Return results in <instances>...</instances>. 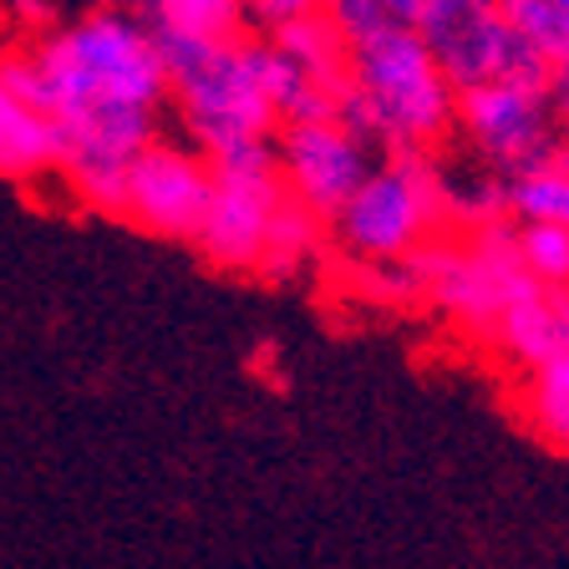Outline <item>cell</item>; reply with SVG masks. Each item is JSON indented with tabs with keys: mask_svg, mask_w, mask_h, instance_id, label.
I'll return each instance as SVG.
<instances>
[{
	"mask_svg": "<svg viewBox=\"0 0 569 569\" xmlns=\"http://www.w3.org/2000/svg\"><path fill=\"white\" fill-rule=\"evenodd\" d=\"M0 82L31 97L61 132L57 178L87 213L122 219L132 158L158 138L168 67L138 11H87L0 51Z\"/></svg>",
	"mask_w": 569,
	"mask_h": 569,
	"instance_id": "obj_1",
	"label": "cell"
},
{
	"mask_svg": "<svg viewBox=\"0 0 569 569\" xmlns=\"http://www.w3.org/2000/svg\"><path fill=\"white\" fill-rule=\"evenodd\" d=\"M158 51L168 67V107L183 122V142H193L209 163L274 148L280 107L270 92L264 36L158 41Z\"/></svg>",
	"mask_w": 569,
	"mask_h": 569,
	"instance_id": "obj_2",
	"label": "cell"
},
{
	"mask_svg": "<svg viewBox=\"0 0 569 569\" xmlns=\"http://www.w3.org/2000/svg\"><path fill=\"white\" fill-rule=\"evenodd\" d=\"M458 92L412 26H377L346 57L341 122L361 128L387 153H438L452 138Z\"/></svg>",
	"mask_w": 569,
	"mask_h": 569,
	"instance_id": "obj_3",
	"label": "cell"
},
{
	"mask_svg": "<svg viewBox=\"0 0 569 569\" xmlns=\"http://www.w3.org/2000/svg\"><path fill=\"white\" fill-rule=\"evenodd\" d=\"M448 178L432 153H387L341 203L326 234L346 264H391L448 234Z\"/></svg>",
	"mask_w": 569,
	"mask_h": 569,
	"instance_id": "obj_4",
	"label": "cell"
},
{
	"mask_svg": "<svg viewBox=\"0 0 569 569\" xmlns=\"http://www.w3.org/2000/svg\"><path fill=\"white\" fill-rule=\"evenodd\" d=\"M422 306L448 316L468 336H493V320L533 290V274L519 260L513 219H498L483 229H452L438 234L422 254H412Z\"/></svg>",
	"mask_w": 569,
	"mask_h": 569,
	"instance_id": "obj_5",
	"label": "cell"
},
{
	"mask_svg": "<svg viewBox=\"0 0 569 569\" xmlns=\"http://www.w3.org/2000/svg\"><path fill=\"white\" fill-rule=\"evenodd\" d=\"M452 132L498 183L529 173L565 148V122L555 112L545 77H509V82H483L458 92Z\"/></svg>",
	"mask_w": 569,
	"mask_h": 569,
	"instance_id": "obj_6",
	"label": "cell"
},
{
	"mask_svg": "<svg viewBox=\"0 0 569 569\" xmlns=\"http://www.w3.org/2000/svg\"><path fill=\"white\" fill-rule=\"evenodd\" d=\"M284 183L274 168V148H254L239 158H219L213 163V193L209 213H203L193 249L213 270L229 274H254L264 254V239L274 229V213L284 209Z\"/></svg>",
	"mask_w": 569,
	"mask_h": 569,
	"instance_id": "obj_7",
	"label": "cell"
},
{
	"mask_svg": "<svg viewBox=\"0 0 569 569\" xmlns=\"http://www.w3.org/2000/svg\"><path fill=\"white\" fill-rule=\"evenodd\" d=\"M412 31L438 57L452 92H468V87L483 82H509V77H545L549 82V71L509 31L498 0H432Z\"/></svg>",
	"mask_w": 569,
	"mask_h": 569,
	"instance_id": "obj_8",
	"label": "cell"
},
{
	"mask_svg": "<svg viewBox=\"0 0 569 569\" xmlns=\"http://www.w3.org/2000/svg\"><path fill=\"white\" fill-rule=\"evenodd\" d=\"M371 163H377V142L341 118L284 122L274 132V168H280L284 193L300 209L320 213L326 224L361 189V178L371 173Z\"/></svg>",
	"mask_w": 569,
	"mask_h": 569,
	"instance_id": "obj_9",
	"label": "cell"
},
{
	"mask_svg": "<svg viewBox=\"0 0 569 569\" xmlns=\"http://www.w3.org/2000/svg\"><path fill=\"white\" fill-rule=\"evenodd\" d=\"M213 193V163L178 138H153L132 158L128 193H122V219L153 239L193 244Z\"/></svg>",
	"mask_w": 569,
	"mask_h": 569,
	"instance_id": "obj_10",
	"label": "cell"
},
{
	"mask_svg": "<svg viewBox=\"0 0 569 569\" xmlns=\"http://www.w3.org/2000/svg\"><path fill=\"white\" fill-rule=\"evenodd\" d=\"M488 346L519 371L569 356V284H533V290H523L493 320Z\"/></svg>",
	"mask_w": 569,
	"mask_h": 569,
	"instance_id": "obj_11",
	"label": "cell"
},
{
	"mask_svg": "<svg viewBox=\"0 0 569 569\" xmlns=\"http://www.w3.org/2000/svg\"><path fill=\"white\" fill-rule=\"evenodd\" d=\"M57 168H61L57 122L31 97L0 82V178L6 183H36V178H57Z\"/></svg>",
	"mask_w": 569,
	"mask_h": 569,
	"instance_id": "obj_12",
	"label": "cell"
},
{
	"mask_svg": "<svg viewBox=\"0 0 569 569\" xmlns=\"http://www.w3.org/2000/svg\"><path fill=\"white\" fill-rule=\"evenodd\" d=\"M264 36H270L274 51H280L310 87H320V92H331L346 102V57H351V41L341 36V26H336L331 16L310 11V16H300V21L280 26V31H264Z\"/></svg>",
	"mask_w": 569,
	"mask_h": 569,
	"instance_id": "obj_13",
	"label": "cell"
},
{
	"mask_svg": "<svg viewBox=\"0 0 569 569\" xmlns=\"http://www.w3.org/2000/svg\"><path fill=\"white\" fill-rule=\"evenodd\" d=\"M142 26L158 41H229L244 36V0H138Z\"/></svg>",
	"mask_w": 569,
	"mask_h": 569,
	"instance_id": "obj_14",
	"label": "cell"
},
{
	"mask_svg": "<svg viewBox=\"0 0 569 569\" xmlns=\"http://www.w3.org/2000/svg\"><path fill=\"white\" fill-rule=\"evenodd\" d=\"M513 412H519V422L529 427L545 448L569 452V356L519 371Z\"/></svg>",
	"mask_w": 569,
	"mask_h": 569,
	"instance_id": "obj_15",
	"label": "cell"
},
{
	"mask_svg": "<svg viewBox=\"0 0 569 569\" xmlns=\"http://www.w3.org/2000/svg\"><path fill=\"white\" fill-rule=\"evenodd\" d=\"M331 234H326V219L310 209H300L296 199H284V209L274 213V229L264 239V254H260V280H296L306 264H316L326 254Z\"/></svg>",
	"mask_w": 569,
	"mask_h": 569,
	"instance_id": "obj_16",
	"label": "cell"
},
{
	"mask_svg": "<svg viewBox=\"0 0 569 569\" xmlns=\"http://www.w3.org/2000/svg\"><path fill=\"white\" fill-rule=\"evenodd\" d=\"M503 209H509L513 224H565L569 229V153L559 148L555 158H545L539 168L509 178L503 183Z\"/></svg>",
	"mask_w": 569,
	"mask_h": 569,
	"instance_id": "obj_17",
	"label": "cell"
},
{
	"mask_svg": "<svg viewBox=\"0 0 569 569\" xmlns=\"http://www.w3.org/2000/svg\"><path fill=\"white\" fill-rule=\"evenodd\" d=\"M498 11L545 71H555L569 57V6H559V0H498Z\"/></svg>",
	"mask_w": 569,
	"mask_h": 569,
	"instance_id": "obj_18",
	"label": "cell"
},
{
	"mask_svg": "<svg viewBox=\"0 0 569 569\" xmlns=\"http://www.w3.org/2000/svg\"><path fill=\"white\" fill-rule=\"evenodd\" d=\"M519 260L533 274V284H569V229L565 224H513Z\"/></svg>",
	"mask_w": 569,
	"mask_h": 569,
	"instance_id": "obj_19",
	"label": "cell"
},
{
	"mask_svg": "<svg viewBox=\"0 0 569 569\" xmlns=\"http://www.w3.org/2000/svg\"><path fill=\"white\" fill-rule=\"evenodd\" d=\"M356 296L377 300V306H417L422 290H417V270L412 260H391V264H351Z\"/></svg>",
	"mask_w": 569,
	"mask_h": 569,
	"instance_id": "obj_20",
	"label": "cell"
},
{
	"mask_svg": "<svg viewBox=\"0 0 569 569\" xmlns=\"http://www.w3.org/2000/svg\"><path fill=\"white\" fill-rule=\"evenodd\" d=\"M320 11L341 26L346 41H356V36L387 26V0H320Z\"/></svg>",
	"mask_w": 569,
	"mask_h": 569,
	"instance_id": "obj_21",
	"label": "cell"
},
{
	"mask_svg": "<svg viewBox=\"0 0 569 569\" xmlns=\"http://www.w3.org/2000/svg\"><path fill=\"white\" fill-rule=\"evenodd\" d=\"M310 11H320V0H244V16L260 26V31H280V26L300 21V16H310Z\"/></svg>",
	"mask_w": 569,
	"mask_h": 569,
	"instance_id": "obj_22",
	"label": "cell"
},
{
	"mask_svg": "<svg viewBox=\"0 0 569 569\" xmlns=\"http://www.w3.org/2000/svg\"><path fill=\"white\" fill-rule=\"evenodd\" d=\"M0 11L16 16L26 31H47L51 21V0H0Z\"/></svg>",
	"mask_w": 569,
	"mask_h": 569,
	"instance_id": "obj_23",
	"label": "cell"
},
{
	"mask_svg": "<svg viewBox=\"0 0 569 569\" xmlns=\"http://www.w3.org/2000/svg\"><path fill=\"white\" fill-rule=\"evenodd\" d=\"M549 97H555V112H559V122H569V57L559 61L555 71H549Z\"/></svg>",
	"mask_w": 569,
	"mask_h": 569,
	"instance_id": "obj_24",
	"label": "cell"
},
{
	"mask_svg": "<svg viewBox=\"0 0 569 569\" xmlns=\"http://www.w3.org/2000/svg\"><path fill=\"white\" fill-rule=\"evenodd\" d=\"M432 0H387V26H417Z\"/></svg>",
	"mask_w": 569,
	"mask_h": 569,
	"instance_id": "obj_25",
	"label": "cell"
},
{
	"mask_svg": "<svg viewBox=\"0 0 569 569\" xmlns=\"http://www.w3.org/2000/svg\"><path fill=\"white\" fill-rule=\"evenodd\" d=\"M559 6H569V0H559Z\"/></svg>",
	"mask_w": 569,
	"mask_h": 569,
	"instance_id": "obj_26",
	"label": "cell"
},
{
	"mask_svg": "<svg viewBox=\"0 0 569 569\" xmlns=\"http://www.w3.org/2000/svg\"><path fill=\"white\" fill-rule=\"evenodd\" d=\"M0 16H6V11H0Z\"/></svg>",
	"mask_w": 569,
	"mask_h": 569,
	"instance_id": "obj_27",
	"label": "cell"
}]
</instances>
